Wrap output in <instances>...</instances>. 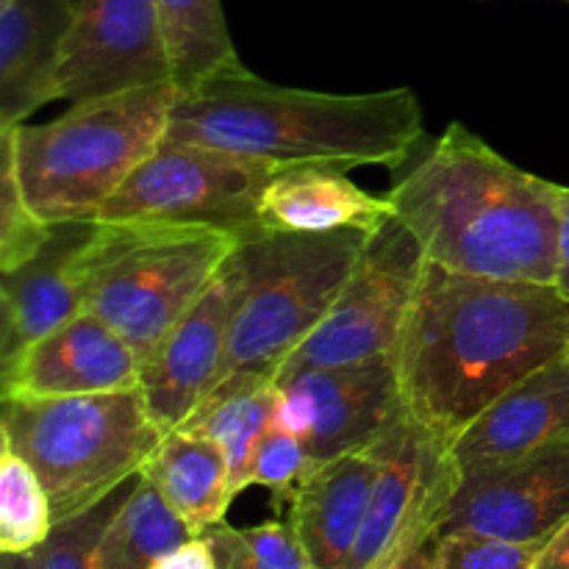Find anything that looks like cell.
I'll use <instances>...</instances> for the list:
<instances>
[{"label":"cell","instance_id":"1","mask_svg":"<svg viewBox=\"0 0 569 569\" xmlns=\"http://www.w3.org/2000/svg\"><path fill=\"white\" fill-rule=\"evenodd\" d=\"M569 353V298L556 283L492 281L426 264L395 348L406 411L450 445L511 387Z\"/></svg>","mask_w":569,"mask_h":569},{"label":"cell","instance_id":"2","mask_svg":"<svg viewBox=\"0 0 569 569\" xmlns=\"http://www.w3.org/2000/svg\"><path fill=\"white\" fill-rule=\"evenodd\" d=\"M387 198L428 264L492 281L559 278V183L511 164L461 122L445 128Z\"/></svg>","mask_w":569,"mask_h":569},{"label":"cell","instance_id":"3","mask_svg":"<svg viewBox=\"0 0 569 569\" xmlns=\"http://www.w3.org/2000/svg\"><path fill=\"white\" fill-rule=\"evenodd\" d=\"M426 137L415 89L333 94L281 87L248 67L178 94L164 142L203 144L276 164H378L400 170Z\"/></svg>","mask_w":569,"mask_h":569},{"label":"cell","instance_id":"4","mask_svg":"<svg viewBox=\"0 0 569 569\" xmlns=\"http://www.w3.org/2000/svg\"><path fill=\"white\" fill-rule=\"evenodd\" d=\"M176 83L128 89L70 103L42 126L0 131L14 156L17 178L42 220H98L100 209L167 139Z\"/></svg>","mask_w":569,"mask_h":569},{"label":"cell","instance_id":"5","mask_svg":"<svg viewBox=\"0 0 569 569\" xmlns=\"http://www.w3.org/2000/svg\"><path fill=\"white\" fill-rule=\"evenodd\" d=\"M0 433L37 470L56 526L83 515L144 470L164 431L142 389L3 400Z\"/></svg>","mask_w":569,"mask_h":569},{"label":"cell","instance_id":"6","mask_svg":"<svg viewBox=\"0 0 569 569\" xmlns=\"http://www.w3.org/2000/svg\"><path fill=\"white\" fill-rule=\"evenodd\" d=\"M367 237L365 231H259L242 239L248 287L214 389L276 381L342 292Z\"/></svg>","mask_w":569,"mask_h":569},{"label":"cell","instance_id":"7","mask_svg":"<svg viewBox=\"0 0 569 569\" xmlns=\"http://www.w3.org/2000/svg\"><path fill=\"white\" fill-rule=\"evenodd\" d=\"M281 164L203 144L161 142L100 209L103 222L217 228L248 239L264 231L259 203Z\"/></svg>","mask_w":569,"mask_h":569},{"label":"cell","instance_id":"8","mask_svg":"<svg viewBox=\"0 0 569 569\" xmlns=\"http://www.w3.org/2000/svg\"><path fill=\"white\" fill-rule=\"evenodd\" d=\"M239 244L242 237L217 228L156 226L106 272L89 311L103 317L144 361Z\"/></svg>","mask_w":569,"mask_h":569},{"label":"cell","instance_id":"9","mask_svg":"<svg viewBox=\"0 0 569 569\" xmlns=\"http://www.w3.org/2000/svg\"><path fill=\"white\" fill-rule=\"evenodd\" d=\"M153 228V222H56L33 259L0 272V367L87 311L106 272Z\"/></svg>","mask_w":569,"mask_h":569},{"label":"cell","instance_id":"10","mask_svg":"<svg viewBox=\"0 0 569 569\" xmlns=\"http://www.w3.org/2000/svg\"><path fill=\"white\" fill-rule=\"evenodd\" d=\"M426 264L428 259L417 239L403 222L389 217L367 237L342 292L309 339L289 356L281 372L342 367L395 353Z\"/></svg>","mask_w":569,"mask_h":569},{"label":"cell","instance_id":"11","mask_svg":"<svg viewBox=\"0 0 569 569\" xmlns=\"http://www.w3.org/2000/svg\"><path fill=\"white\" fill-rule=\"evenodd\" d=\"M276 392V420L303 442L311 465L381 450L409 420L395 353L278 372Z\"/></svg>","mask_w":569,"mask_h":569},{"label":"cell","instance_id":"12","mask_svg":"<svg viewBox=\"0 0 569 569\" xmlns=\"http://www.w3.org/2000/svg\"><path fill=\"white\" fill-rule=\"evenodd\" d=\"M172 81L156 0H76L59 67V100L106 98Z\"/></svg>","mask_w":569,"mask_h":569},{"label":"cell","instance_id":"13","mask_svg":"<svg viewBox=\"0 0 569 569\" xmlns=\"http://www.w3.org/2000/svg\"><path fill=\"white\" fill-rule=\"evenodd\" d=\"M244 287L248 264L239 244L209 289L144 359L139 389L164 433L181 428L220 381Z\"/></svg>","mask_w":569,"mask_h":569},{"label":"cell","instance_id":"14","mask_svg":"<svg viewBox=\"0 0 569 569\" xmlns=\"http://www.w3.org/2000/svg\"><path fill=\"white\" fill-rule=\"evenodd\" d=\"M569 520V445L481 472L456 487L439 533L548 542Z\"/></svg>","mask_w":569,"mask_h":569},{"label":"cell","instance_id":"15","mask_svg":"<svg viewBox=\"0 0 569 569\" xmlns=\"http://www.w3.org/2000/svg\"><path fill=\"white\" fill-rule=\"evenodd\" d=\"M142 365V356L87 309L0 367V400L120 392L139 387Z\"/></svg>","mask_w":569,"mask_h":569},{"label":"cell","instance_id":"16","mask_svg":"<svg viewBox=\"0 0 569 569\" xmlns=\"http://www.w3.org/2000/svg\"><path fill=\"white\" fill-rule=\"evenodd\" d=\"M559 445H569V353L522 378L445 450L461 483Z\"/></svg>","mask_w":569,"mask_h":569},{"label":"cell","instance_id":"17","mask_svg":"<svg viewBox=\"0 0 569 569\" xmlns=\"http://www.w3.org/2000/svg\"><path fill=\"white\" fill-rule=\"evenodd\" d=\"M381 450H361L311 465L295 487L287 503V522L311 567L348 569L381 472Z\"/></svg>","mask_w":569,"mask_h":569},{"label":"cell","instance_id":"18","mask_svg":"<svg viewBox=\"0 0 569 569\" xmlns=\"http://www.w3.org/2000/svg\"><path fill=\"white\" fill-rule=\"evenodd\" d=\"M76 0H0V131L59 100Z\"/></svg>","mask_w":569,"mask_h":569},{"label":"cell","instance_id":"19","mask_svg":"<svg viewBox=\"0 0 569 569\" xmlns=\"http://www.w3.org/2000/svg\"><path fill=\"white\" fill-rule=\"evenodd\" d=\"M392 217L389 198H378L350 181L337 164H281L267 181L259 203L264 231L289 233H372Z\"/></svg>","mask_w":569,"mask_h":569},{"label":"cell","instance_id":"20","mask_svg":"<svg viewBox=\"0 0 569 569\" xmlns=\"http://www.w3.org/2000/svg\"><path fill=\"white\" fill-rule=\"evenodd\" d=\"M194 537L226 522L233 503L228 459L209 437L187 428L167 431L142 470Z\"/></svg>","mask_w":569,"mask_h":569},{"label":"cell","instance_id":"21","mask_svg":"<svg viewBox=\"0 0 569 569\" xmlns=\"http://www.w3.org/2000/svg\"><path fill=\"white\" fill-rule=\"evenodd\" d=\"M276 381H244L214 389L181 428L209 437L226 453L233 498L250 487L256 445L276 420Z\"/></svg>","mask_w":569,"mask_h":569},{"label":"cell","instance_id":"22","mask_svg":"<svg viewBox=\"0 0 569 569\" xmlns=\"http://www.w3.org/2000/svg\"><path fill=\"white\" fill-rule=\"evenodd\" d=\"M194 533L142 472L94 550L98 569H150Z\"/></svg>","mask_w":569,"mask_h":569},{"label":"cell","instance_id":"23","mask_svg":"<svg viewBox=\"0 0 569 569\" xmlns=\"http://www.w3.org/2000/svg\"><path fill=\"white\" fill-rule=\"evenodd\" d=\"M181 92L242 64L228 31L222 0H156Z\"/></svg>","mask_w":569,"mask_h":569},{"label":"cell","instance_id":"24","mask_svg":"<svg viewBox=\"0 0 569 569\" xmlns=\"http://www.w3.org/2000/svg\"><path fill=\"white\" fill-rule=\"evenodd\" d=\"M53 528V506L37 470L0 433V553H33Z\"/></svg>","mask_w":569,"mask_h":569},{"label":"cell","instance_id":"25","mask_svg":"<svg viewBox=\"0 0 569 569\" xmlns=\"http://www.w3.org/2000/svg\"><path fill=\"white\" fill-rule=\"evenodd\" d=\"M217 569H311L303 545L287 520H270L253 528L220 522L203 533Z\"/></svg>","mask_w":569,"mask_h":569},{"label":"cell","instance_id":"26","mask_svg":"<svg viewBox=\"0 0 569 569\" xmlns=\"http://www.w3.org/2000/svg\"><path fill=\"white\" fill-rule=\"evenodd\" d=\"M53 226L33 211L17 178L14 156L0 137V272H11L48 244Z\"/></svg>","mask_w":569,"mask_h":569},{"label":"cell","instance_id":"27","mask_svg":"<svg viewBox=\"0 0 569 569\" xmlns=\"http://www.w3.org/2000/svg\"><path fill=\"white\" fill-rule=\"evenodd\" d=\"M137 476L131 481L122 483L120 489L109 495L106 500H100L98 506H92L83 515L72 517V520L59 522L50 533L48 542L42 548H37V561L42 569H98L94 565V550H98L100 537H103L106 526L111 522V517L117 515L120 503L126 500V495L131 492Z\"/></svg>","mask_w":569,"mask_h":569},{"label":"cell","instance_id":"28","mask_svg":"<svg viewBox=\"0 0 569 569\" xmlns=\"http://www.w3.org/2000/svg\"><path fill=\"white\" fill-rule=\"evenodd\" d=\"M309 467L311 461L303 442L289 428L272 420V426L261 433L259 445H256L250 487H264L272 495V509L281 515Z\"/></svg>","mask_w":569,"mask_h":569},{"label":"cell","instance_id":"29","mask_svg":"<svg viewBox=\"0 0 569 569\" xmlns=\"http://www.w3.org/2000/svg\"><path fill=\"white\" fill-rule=\"evenodd\" d=\"M545 542H509L481 533H439L433 569H533Z\"/></svg>","mask_w":569,"mask_h":569},{"label":"cell","instance_id":"30","mask_svg":"<svg viewBox=\"0 0 569 569\" xmlns=\"http://www.w3.org/2000/svg\"><path fill=\"white\" fill-rule=\"evenodd\" d=\"M439 526H422L411 531L398 545L392 556L378 569H433V548H437Z\"/></svg>","mask_w":569,"mask_h":569},{"label":"cell","instance_id":"31","mask_svg":"<svg viewBox=\"0 0 569 569\" xmlns=\"http://www.w3.org/2000/svg\"><path fill=\"white\" fill-rule=\"evenodd\" d=\"M150 569H217V559L203 537H192L181 548L161 556Z\"/></svg>","mask_w":569,"mask_h":569},{"label":"cell","instance_id":"32","mask_svg":"<svg viewBox=\"0 0 569 569\" xmlns=\"http://www.w3.org/2000/svg\"><path fill=\"white\" fill-rule=\"evenodd\" d=\"M533 569H569V520L542 545Z\"/></svg>","mask_w":569,"mask_h":569},{"label":"cell","instance_id":"33","mask_svg":"<svg viewBox=\"0 0 569 569\" xmlns=\"http://www.w3.org/2000/svg\"><path fill=\"white\" fill-rule=\"evenodd\" d=\"M559 217H561V237H559V278L556 287L569 298V187L559 183Z\"/></svg>","mask_w":569,"mask_h":569},{"label":"cell","instance_id":"34","mask_svg":"<svg viewBox=\"0 0 569 569\" xmlns=\"http://www.w3.org/2000/svg\"><path fill=\"white\" fill-rule=\"evenodd\" d=\"M0 569H42L37 553H0Z\"/></svg>","mask_w":569,"mask_h":569},{"label":"cell","instance_id":"35","mask_svg":"<svg viewBox=\"0 0 569 569\" xmlns=\"http://www.w3.org/2000/svg\"><path fill=\"white\" fill-rule=\"evenodd\" d=\"M311 569H320V567H311Z\"/></svg>","mask_w":569,"mask_h":569}]
</instances>
